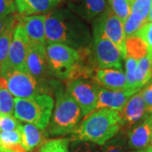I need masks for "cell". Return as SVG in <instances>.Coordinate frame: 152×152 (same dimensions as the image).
Masks as SVG:
<instances>
[{
  "label": "cell",
  "instance_id": "40",
  "mask_svg": "<svg viewBox=\"0 0 152 152\" xmlns=\"http://www.w3.org/2000/svg\"><path fill=\"white\" fill-rule=\"evenodd\" d=\"M0 152H4V151H3V150L1 149V147H0Z\"/></svg>",
  "mask_w": 152,
  "mask_h": 152
},
{
  "label": "cell",
  "instance_id": "3",
  "mask_svg": "<svg viewBox=\"0 0 152 152\" xmlns=\"http://www.w3.org/2000/svg\"><path fill=\"white\" fill-rule=\"evenodd\" d=\"M53 87L55 90L56 103L46 136L66 135L73 133L80 124L83 118L81 109L67 90L58 86V83Z\"/></svg>",
  "mask_w": 152,
  "mask_h": 152
},
{
  "label": "cell",
  "instance_id": "39",
  "mask_svg": "<svg viewBox=\"0 0 152 152\" xmlns=\"http://www.w3.org/2000/svg\"><path fill=\"white\" fill-rule=\"evenodd\" d=\"M150 146L152 147V134H151V145Z\"/></svg>",
  "mask_w": 152,
  "mask_h": 152
},
{
  "label": "cell",
  "instance_id": "37",
  "mask_svg": "<svg viewBox=\"0 0 152 152\" xmlns=\"http://www.w3.org/2000/svg\"><path fill=\"white\" fill-rule=\"evenodd\" d=\"M133 152H152V147L149 146L145 149H142V150H139V151H134Z\"/></svg>",
  "mask_w": 152,
  "mask_h": 152
},
{
  "label": "cell",
  "instance_id": "17",
  "mask_svg": "<svg viewBox=\"0 0 152 152\" xmlns=\"http://www.w3.org/2000/svg\"><path fill=\"white\" fill-rule=\"evenodd\" d=\"M45 19L42 15L20 17V23L25 29L30 42L46 46Z\"/></svg>",
  "mask_w": 152,
  "mask_h": 152
},
{
  "label": "cell",
  "instance_id": "24",
  "mask_svg": "<svg viewBox=\"0 0 152 152\" xmlns=\"http://www.w3.org/2000/svg\"><path fill=\"white\" fill-rule=\"evenodd\" d=\"M14 108L15 97L7 88L5 78L0 76V113L14 116Z\"/></svg>",
  "mask_w": 152,
  "mask_h": 152
},
{
  "label": "cell",
  "instance_id": "19",
  "mask_svg": "<svg viewBox=\"0 0 152 152\" xmlns=\"http://www.w3.org/2000/svg\"><path fill=\"white\" fill-rule=\"evenodd\" d=\"M18 129L21 134L22 144L26 151H33L37 147H41L45 142L46 134L42 133V130H40L37 127L31 124H20Z\"/></svg>",
  "mask_w": 152,
  "mask_h": 152
},
{
  "label": "cell",
  "instance_id": "20",
  "mask_svg": "<svg viewBox=\"0 0 152 152\" xmlns=\"http://www.w3.org/2000/svg\"><path fill=\"white\" fill-rule=\"evenodd\" d=\"M0 147L8 152H27L23 146L21 134L19 129L0 132Z\"/></svg>",
  "mask_w": 152,
  "mask_h": 152
},
{
  "label": "cell",
  "instance_id": "35",
  "mask_svg": "<svg viewBox=\"0 0 152 152\" xmlns=\"http://www.w3.org/2000/svg\"><path fill=\"white\" fill-rule=\"evenodd\" d=\"M142 96L146 107L147 112L152 113V82L141 91Z\"/></svg>",
  "mask_w": 152,
  "mask_h": 152
},
{
  "label": "cell",
  "instance_id": "10",
  "mask_svg": "<svg viewBox=\"0 0 152 152\" xmlns=\"http://www.w3.org/2000/svg\"><path fill=\"white\" fill-rule=\"evenodd\" d=\"M98 86L87 79H77L67 82L66 90L81 109L83 118L96 111L97 105Z\"/></svg>",
  "mask_w": 152,
  "mask_h": 152
},
{
  "label": "cell",
  "instance_id": "4",
  "mask_svg": "<svg viewBox=\"0 0 152 152\" xmlns=\"http://www.w3.org/2000/svg\"><path fill=\"white\" fill-rule=\"evenodd\" d=\"M54 101L48 94L38 95L31 98H15L14 117L18 121L35 125L45 130L49 124Z\"/></svg>",
  "mask_w": 152,
  "mask_h": 152
},
{
  "label": "cell",
  "instance_id": "41",
  "mask_svg": "<svg viewBox=\"0 0 152 152\" xmlns=\"http://www.w3.org/2000/svg\"><path fill=\"white\" fill-rule=\"evenodd\" d=\"M131 2H132V3H133V2H134V0H130Z\"/></svg>",
  "mask_w": 152,
  "mask_h": 152
},
{
  "label": "cell",
  "instance_id": "16",
  "mask_svg": "<svg viewBox=\"0 0 152 152\" xmlns=\"http://www.w3.org/2000/svg\"><path fill=\"white\" fill-rule=\"evenodd\" d=\"M68 8L83 20H91L106 10L107 0H68Z\"/></svg>",
  "mask_w": 152,
  "mask_h": 152
},
{
  "label": "cell",
  "instance_id": "36",
  "mask_svg": "<svg viewBox=\"0 0 152 152\" xmlns=\"http://www.w3.org/2000/svg\"><path fill=\"white\" fill-rule=\"evenodd\" d=\"M14 15H9V16H6V17H3V18H0V35H1V33L4 31V30L5 29L6 26L10 23V21L13 20V18H14Z\"/></svg>",
  "mask_w": 152,
  "mask_h": 152
},
{
  "label": "cell",
  "instance_id": "43",
  "mask_svg": "<svg viewBox=\"0 0 152 152\" xmlns=\"http://www.w3.org/2000/svg\"><path fill=\"white\" fill-rule=\"evenodd\" d=\"M35 152H40V151H35Z\"/></svg>",
  "mask_w": 152,
  "mask_h": 152
},
{
  "label": "cell",
  "instance_id": "1",
  "mask_svg": "<svg viewBox=\"0 0 152 152\" xmlns=\"http://www.w3.org/2000/svg\"><path fill=\"white\" fill-rule=\"evenodd\" d=\"M45 16L47 44H64L76 50L91 45L93 37L86 25L69 9L54 10Z\"/></svg>",
  "mask_w": 152,
  "mask_h": 152
},
{
  "label": "cell",
  "instance_id": "12",
  "mask_svg": "<svg viewBox=\"0 0 152 152\" xmlns=\"http://www.w3.org/2000/svg\"><path fill=\"white\" fill-rule=\"evenodd\" d=\"M138 91H140V90L110 91L99 86L96 110L107 108L121 113L129 99Z\"/></svg>",
  "mask_w": 152,
  "mask_h": 152
},
{
  "label": "cell",
  "instance_id": "2",
  "mask_svg": "<svg viewBox=\"0 0 152 152\" xmlns=\"http://www.w3.org/2000/svg\"><path fill=\"white\" fill-rule=\"evenodd\" d=\"M123 127L121 113L112 109H99L86 117L72 133L70 139L103 145L117 135Z\"/></svg>",
  "mask_w": 152,
  "mask_h": 152
},
{
  "label": "cell",
  "instance_id": "38",
  "mask_svg": "<svg viewBox=\"0 0 152 152\" xmlns=\"http://www.w3.org/2000/svg\"><path fill=\"white\" fill-rule=\"evenodd\" d=\"M147 22H152V5L151 8V10H150V13H149V15H148Z\"/></svg>",
  "mask_w": 152,
  "mask_h": 152
},
{
  "label": "cell",
  "instance_id": "33",
  "mask_svg": "<svg viewBox=\"0 0 152 152\" xmlns=\"http://www.w3.org/2000/svg\"><path fill=\"white\" fill-rule=\"evenodd\" d=\"M20 123L11 115L0 113V132H7L18 129Z\"/></svg>",
  "mask_w": 152,
  "mask_h": 152
},
{
  "label": "cell",
  "instance_id": "27",
  "mask_svg": "<svg viewBox=\"0 0 152 152\" xmlns=\"http://www.w3.org/2000/svg\"><path fill=\"white\" fill-rule=\"evenodd\" d=\"M70 138H58L49 140L40 147V152H69Z\"/></svg>",
  "mask_w": 152,
  "mask_h": 152
},
{
  "label": "cell",
  "instance_id": "26",
  "mask_svg": "<svg viewBox=\"0 0 152 152\" xmlns=\"http://www.w3.org/2000/svg\"><path fill=\"white\" fill-rule=\"evenodd\" d=\"M109 9L114 15L124 22L131 14L132 2L130 0H107Z\"/></svg>",
  "mask_w": 152,
  "mask_h": 152
},
{
  "label": "cell",
  "instance_id": "13",
  "mask_svg": "<svg viewBox=\"0 0 152 152\" xmlns=\"http://www.w3.org/2000/svg\"><path fill=\"white\" fill-rule=\"evenodd\" d=\"M128 132V145L131 150L139 151L151 145L152 134V113L134 124Z\"/></svg>",
  "mask_w": 152,
  "mask_h": 152
},
{
  "label": "cell",
  "instance_id": "15",
  "mask_svg": "<svg viewBox=\"0 0 152 152\" xmlns=\"http://www.w3.org/2000/svg\"><path fill=\"white\" fill-rule=\"evenodd\" d=\"M151 113L147 112L146 107L142 96L141 91L131 96L124 106L121 115L124 121V126L131 127L143 120Z\"/></svg>",
  "mask_w": 152,
  "mask_h": 152
},
{
  "label": "cell",
  "instance_id": "21",
  "mask_svg": "<svg viewBox=\"0 0 152 152\" xmlns=\"http://www.w3.org/2000/svg\"><path fill=\"white\" fill-rule=\"evenodd\" d=\"M19 20L20 17L14 15L13 20L0 35V67L7 58L11 42L14 37L15 30L19 23Z\"/></svg>",
  "mask_w": 152,
  "mask_h": 152
},
{
  "label": "cell",
  "instance_id": "9",
  "mask_svg": "<svg viewBox=\"0 0 152 152\" xmlns=\"http://www.w3.org/2000/svg\"><path fill=\"white\" fill-rule=\"evenodd\" d=\"M93 31L98 32L107 38L119 49L124 59L126 57L125 37L124 31V22L117 17L107 7L102 15L96 19L94 22Z\"/></svg>",
  "mask_w": 152,
  "mask_h": 152
},
{
  "label": "cell",
  "instance_id": "22",
  "mask_svg": "<svg viewBox=\"0 0 152 152\" xmlns=\"http://www.w3.org/2000/svg\"><path fill=\"white\" fill-rule=\"evenodd\" d=\"M152 79V59L145 56L137 62L135 71L136 87L141 90Z\"/></svg>",
  "mask_w": 152,
  "mask_h": 152
},
{
  "label": "cell",
  "instance_id": "32",
  "mask_svg": "<svg viewBox=\"0 0 152 152\" xmlns=\"http://www.w3.org/2000/svg\"><path fill=\"white\" fill-rule=\"evenodd\" d=\"M147 22H141L136 20L133 17L129 15L128 19L124 22V31L125 37H130L136 36L139 31Z\"/></svg>",
  "mask_w": 152,
  "mask_h": 152
},
{
  "label": "cell",
  "instance_id": "6",
  "mask_svg": "<svg viewBox=\"0 0 152 152\" xmlns=\"http://www.w3.org/2000/svg\"><path fill=\"white\" fill-rule=\"evenodd\" d=\"M3 77L5 78L9 91L15 98H31L49 91V86L46 83L38 81L25 71H11Z\"/></svg>",
  "mask_w": 152,
  "mask_h": 152
},
{
  "label": "cell",
  "instance_id": "8",
  "mask_svg": "<svg viewBox=\"0 0 152 152\" xmlns=\"http://www.w3.org/2000/svg\"><path fill=\"white\" fill-rule=\"evenodd\" d=\"M91 50L96 69H115L123 70L122 60L124 58L119 49L107 38L104 37L98 32L93 31Z\"/></svg>",
  "mask_w": 152,
  "mask_h": 152
},
{
  "label": "cell",
  "instance_id": "23",
  "mask_svg": "<svg viewBox=\"0 0 152 152\" xmlns=\"http://www.w3.org/2000/svg\"><path fill=\"white\" fill-rule=\"evenodd\" d=\"M125 48H126V57L134 58L137 61L147 55L146 44L138 36L126 38Z\"/></svg>",
  "mask_w": 152,
  "mask_h": 152
},
{
  "label": "cell",
  "instance_id": "30",
  "mask_svg": "<svg viewBox=\"0 0 152 152\" xmlns=\"http://www.w3.org/2000/svg\"><path fill=\"white\" fill-rule=\"evenodd\" d=\"M125 59V76L129 89L140 90L136 87L135 71L137 66V60L129 57H126Z\"/></svg>",
  "mask_w": 152,
  "mask_h": 152
},
{
  "label": "cell",
  "instance_id": "18",
  "mask_svg": "<svg viewBox=\"0 0 152 152\" xmlns=\"http://www.w3.org/2000/svg\"><path fill=\"white\" fill-rule=\"evenodd\" d=\"M63 0H15L18 12L22 16L37 15L38 14H48L53 11Z\"/></svg>",
  "mask_w": 152,
  "mask_h": 152
},
{
  "label": "cell",
  "instance_id": "34",
  "mask_svg": "<svg viewBox=\"0 0 152 152\" xmlns=\"http://www.w3.org/2000/svg\"><path fill=\"white\" fill-rule=\"evenodd\" d=\"M16 11V5L14 0H0V18L6 17Z\"/></svg>",
  "mask_w": 152,
  "mask_h": 152
},
{
  "label": "cell",
  "instance_id": "14",
  "mask_svg": "<svg viewBox=\"0 0 152 152\" xmlns=\"http://www.w3.org/2000/svg\"><path fill=\"white\" fill-rule=\"evenodd\" d=\"M93 80L98 86L110 91L131 90L123 70L115 69H96Z\"/></svg>",
  "mask_w": 152,
  "mask_h": 152
},
{
  "label": "cell",
  "instance_id": "42",
  "mask_svg": "<svg viewBox=\"0 0 152 152\" xmlns=\"http://www.w3.org/2000/svg\"><path fill=\"white\" fill-rule=\"evenodd\" d=\"M4 152H8V151H4Z\"/></svg>",
  "mask_w": 152,
  "mask_h": 152
},
{
  "label": "cell",
  "instance_id": "31",
  "mask_svg": "<svg viewBox=\"0 0 152 152\" xmlns=\"http://www.w3.org/2000/svg\"><path fill=\"white\" fill-rule=\"evenodd\" d=\"M147 46V55L152 59V22L145 23L137 33Z\"/></svg>",
  "mask_w": 152,
  "mask_h": 152
},
{
  "label": "cell",
  "instance_id": "28",
  "mask_svg": "<svg viewBox=\"0 0 152 152\" xmlns=\"http://www.w3.org/2000/svg\"><path fill=\"white\" fill-rule=\"evenodd\" d=\"M128 145L127 139L124 134H118L102 146V152H133Z\"/></svg>",
  "mask_w": 152,
  "mask_h": 152
},
{
  "label": "cell",
  "instance_id": "7",
  "mask_svg": "<svg viewBox=\"0 0 152 152\" xmlns=\"http://www.w3.org/2000/svg\"><path fill=\"white\" fill-rule=\"evenodd\" d=\"M29 40L25 29L20 20L15 30L14 37L11 42L9 53L4 63L0 67V76L5 75L7 73L14 70L26 72Z\"/></svg>",
  "mask_w": 152,
  "mask_h": 152
},
{
  "label": "cell",
  "instance_id": "11",
  "mask_svg": "<svg viewBox=\"0 0 152 152\" xmlns=\"http://www.w3.org/2000/svg\"><path fill=\"white\" fill-rule=\"evenodd\" d=\"M26 72L38 81L46 83L48 77L51 75L46 46L29 42L26 58Z\"/></svg>",
  "mask_w": 152,
  "mask_h": 152
},
{
  "label": "cell",
  "instance_id": "29",
  "mask_svg": "<svg viewBox=\"0 0 152 152\" xmlns=\"http://www.w3.org/2000/svg\"><path fill=\"white\" fill-rule=\"evenodd\" d=\"M69 152H102V146L86 140H71Z\"/></svg>",
  "mask_w": 152,
  "mask_h": 152
},
{
  "label": "cell",
  "instance_id": "25",
  "mask_svg": "<svg viewBox=\"0 0 152 152\" xmlns=\"http://www.w3.org/2000/svg\"><path fill=\"white\" fill-rule=\"evenodd\" d=\"M152 5V0H134L131 6L130 15L136 20L147 22Z\"/></svg>",
  "mask_w": 152,
  "mask_h": 152
},
{
  "label": "cell",
  "instance_id": "5",
  "mask_svg": "<svg viewBox=\"0 0 152 152\" xmlns=\"http://www.w3.org/2000/svg\"><path fill=\"white\" fill-rule=\"evenodd\" d=\"M50 74L62 80H68L79 59L75 48L61 43L48 44L46 47Z\"/></svg>",
  "mask_w": 152,
  "mask_h": 152
}]
</instances>
